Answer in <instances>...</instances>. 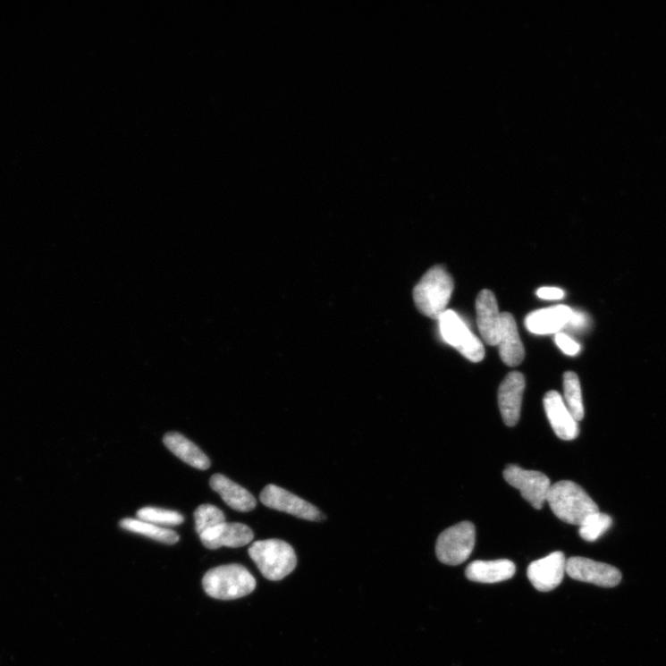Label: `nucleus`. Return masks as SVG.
<instances>
[{
  "instance_id": "1",
  "label": "nucleus",
  "mask_w": 666,
  "mask_h": 666,
  "mask_svg": "<svg viewBox=\"0 0 666 666\" xmlns=\"http://www.w3.org/2000/svg\"><path fill=\"white\" fill-rule=\"evenodd\" d=\"M547 502L559 519L575 526H580L589 516L600 511L591 496L570 481H561L552 485Z\"/></svg>"
},
{
  "instance_id": "2",
  "label": "nucleus",
  "mask_w": 666,
  "mask_h": 666,
  "mask_svg": "<svg viewBox=\"0 0 666 666\" xmlns=\"http://www.w3.org/2000/svg\"><path fill=\"white\" fill-rule=\"evenodd\" d=\"M202 584L208 596L227 601L249 595L255 591L257 581L245 567L232 564L210 569Z\"/></svg>"
},
{
  "instance_id": "3",
  "label": "nucleus",
  "mask_w": 666,
  "mask_h": 666,
  "mask_svg": "<svg viewBox=\"0 0 666 666\" xmlns=\"http://www.w3.org/2000/svg\"><path fill=\"white\" fill-rule=\"evenodd\" d=\"M454 291V281L443 266H435L426 273L414 289V301L426 316L439 319Z\"/></svg>"
},
{
  "instance_id": "4",
  "label": "nucleus",
  "mask_w": 666,
  "mask_h": 666,
  "mask_svg": "<svg viewBox=\"0 0 666 666\" xmlns=\"http://www.w3.org/2000/svg\"><path fill=\"white\" fill-rule=\"evenodd\" d=\"M249 552L264 577L272 581L283 579L294 571L298 565L294 548L282 540L256 542Z\"/></svg>"
},
{
  "instance_id": "5",
  "label": "nucleus",
  "mask_w": 666,
  "mask_h": 666,
  "mask_svg": "<svg viewBox=\"0 0 666 666\" xmlns=\"http://www.w3.org/2000/svg\"><path fill=\"white\" fill-rule=\"evenodd\" d=\"M476 543L475 526L464 521L444 530L436 544L439 561L448 566H459L468 561Z\"/></svg>"
},
{
  "instance_id": "6",
  "label": "nucleus",
  "mask_w": 666,
  "mask_h": 666,
  "mask_svg": "<svg viewBox=\"0 0 666 666\" xmlns=\"http://www.w3.org/2000/svg\"><path fill=\"white\" fill-rule=\"evenodd\" d=\"M441 333L446 342L472 362L482 361L485 357V346L452 310H445L439 317Z\"/></svg>"
},
{
  "instance_id": "7",
  "label": "nucleus",
  "mask_w": 666,
  "mask_h": 666,
  "mask_svg": "<svg viewBox=\"0 0 666 666\" xmlns=\"http://www.w3.org/2000/svg\"><path fill=\"white\" fill-rule=\"evenodd\" d=\"M503 477L509 485L518 489L522 497L537 510L544 508L551 488L549 477L539 471L525 470L518 466L510 465L503 471Z\"/></svg>"
},
{
  "instance_id": "8",
  "label": "nucleus",
  "mask_w": 666,
  "mask_h": 666,
  "mask_svg": "<svg viewBox=\"0 0 666 666\" xmlns=\"http://www.w3.org/2000/svg\"><path fill=\"white\" fill-rule=\"evenodd\" d=\"M260 501L266 508L308 521H319L324 518L316 506L274 485L265 487L260 494Z\"/></svg>"
},
{
  "instance_id": "9",
  "label": "nucleus",
  "mask_w": 666,
  "mask_h": 666,
  "mask_svg": "<svg viewBox=\"0 0 666 666\" xmlns=\"http://www.w3.org/2000/svg\"><path fill=\"white\" fill-rule=\"evenodd\" d=\"M566 572L575 580L592 583L603 588L617 587L622 579V574L617 568L579 556L567 561Z\"/></svg>"
},
{
  "instance_id": "10",
  "label": "nucleus",
  "mask_w": 666,
  "mask_h": 666,
  "mask_svg": "<svg viewBox=\"0 0 666 666\" xmlns=\"http://www.w3.org/2000/svg\"><path fill=\"white\" fill-rule=\"evenodd\" d=\"M566 569L565 554L562 552H554L532 562L527 569V577L537 591L548 593L562 583Z\"/></svg>"
},
{
  "instance_id": "11",
  "label": "nucleus",
  "mask_w": 666,
  "mask_h": 666,
  "mask_svg": "<svg viewBox=\"0 0 666 666\" xmlns=\"http://www.w3.org/2000/svg\"><path fill=\"white\" fill-rule=\"evenodd\" d=\"M526 387L525 377L520 372L510 373L498 391V404L503 422L509 427L518 424Z\"/></svg>"
},
{
  "instance_id": "12",
  "label": "nucleus",
  "mask_w": 666,
  "mask_h": 666,
  "mask_svg": "<svg viewBox=\"0 0 666 666\" xmlns=\"http://www.w3.org/2000/svg\"><path fill=\"white\" fill-rule=\"evenodd\" d=\"M544 405L557 437L564 441L575 440L579 434L578 422L570 413L562 395L555 391L547 392L544 399Z\"/></svg>"
},
{
  "instance_id": "13",
  "label": "nucleus",
  "mask_w": 666,
  "mask_h": 666,
  "mask_svg": "<svg viewBox=\"0 0 666 666\" xmlns=\"http://www.w3.org/2000/svg\"><path fill=\"white\" fill-rule=\"evenodd\" d=\"M203 545L215 550L221 547L239 548L250 544L254 539L253 530L242 523L224 522L199 535Z\"/></svg>"
},
{
  "instance_id": "14",
  "label": "nucleus",
  "mask_w": 666,
  "mask_h": 666,
  "mask_svg": "<svg viewBox=\"0 0 666 666\" xmlns=\"http://www.w3.org/2000/svg\"><path fill=\"white\" fill-rule=\"evenodd\" d=\"M476 323L479 333L490 345H498L501 328V314L493 292L484 290L479 292L476 301Z\"/></svg>"
},
{
  "instance_id": "15",
  "label": "nucleus",
  "mask_w": 666,
  "mask_h": 666,
  "mask_svg": "<svg viewBox=\"0 0 666 666\" xmlns=\"http://www.w3.org/2000/svg\"><path fill=\"white\" fill-rule=\"evenodd\" d=\"M499 352L502 362L517 367L525 358L524 346L518 334L514 316L508 312L501 313Z\"/></svg>"
},
{
  "instance_id": "16",
  "label": "nucleus",
  "mask_w": 666,
  "mask_h": 666,
  "mask_svg": "<svg viewBox=\"0 0 666 666\" xmlns=\"http://www.w3.org/2000/svg\"><path fill=\"white\" fill-rule=\"evenodd\" d=\"M211 489L219 493L230 508L239 512H249L255 510L256 498L244 487L240 486L223 474L210 477Z\"/></svg>"
},
{
  "instance_id": "17",
  "label": "nucleus",
  "mask_w": 666,
  "mask_h": 666,
  "mask_svg": "<svg viewBox=\"0 0 666 666\" xmlns=\"http://www.w3.org/2000/svg\"><path fill=\"white\" fill-rule=\"evenodd\" d=\"M573 310L567 306H557L532 312L526 318L527 330L535 334L557 333L569 322Z\"/></svg>"
},
{
  "instance_id": "18",
  "label": "nucleus",
  "mask_w": 666,
  "mask_h": 666,
  "mask_svg": "<svg viewBox=\"0 0 666 666\" xmlns=\"http://www.w3.org/2000/svg\"><path fill=\"white\" fill-rule=\"evenodd\" d=\"M516 574V566L510 561H475L466 570L467 577L478 583H499L509 580Z\"/></svg>"
},
{
  "instance_id": "19",
  "label": "nucleus",
  "mask_w": 666,
  "mask_h": 666,
  "mask_svg": "<svg viewBox=\"0 0 666 666\" xmlns=\"http://www.w3.org/2000/svg\"><path fill=\"white\" fill-rule=\"evenodd\" d=\"M165 446L181 461L190 466L207 470L210 460L194 443L178 433H169L164 437Z\"/></svg>"
},
{
  "instance_id": "20",
  "label": "nucleus",
  "mask_w": 666,
  "mask_h": 666,
  "mask_svg": "<svg viewBox=\"0 0 666 666\" xmlns=\"http://www.w3.org/2000/svg\"><path fill=\"white\" fill-rule=\"evenodd\" d=\"M120 526L125 530L136 533V535L146 536L164 544L173 545L180 540L179 535L174 530L159 527L140 519L124 518L121 520Z\"/></svg>"
},
{
  "instance_id": "21",
  "label": "nucleus",
  "mask_w": 666,
  "mask_h": 666,
  "mask_svg": "<svg viewBox=\"0 0 666 666\" xmlns=\"http://www.w3.org/2000/svg\"><path fill=\"white\" fill-rule=\"evenodd\" d=\"M565 403L578 422L585 416L580 382L575 372L568 371L564 375Z\"/></svg>"
},
{
  "instance_id": "22",
  "label": "nucleus",
  "mask_w": 666,
  "mask_h": 666,
  "mask_svg": "<svg viewBox=\"0 0 666 666\" xmlns=\"http://www.w3.org/2000/svg\"><path fill=\"white\" fill-rule=\"evenodd\" d=\"M612 525L610 516L600 511L589 516L579 526L580 537L587 542H595L601 538Z\"/></svg>"
},
{
  "instance_id": "23",
  "label": "nucleus",
  "mask_w": 666,
  "mask_h": 666,
  "mask_svg": "<svg viewBox=\"0 0 666 666\" xmlns=\"http://www.w3.org/2000/svg\"><path fill=\"white\" fill-rule=\"evenodd\" d=\"M137 517L140 520L163 527H164V526H178L182 524L184 521V518L179 512L158 508H151V506L139 510L137 513Z\"/></svg>"
},
{
  "instance_id": "24",
  "label": "nucleus",
  "mask_w": 666,
  "mask_h": 666,
  "mask_svg": "<svg viewBox=\"0 0 666 666\" xmlns=\"http://www.w3.org/2000/svg\"><path fill=\"white\" fill-rule=\"evenodd\" d=\"M194 517L196 531L198 535H201L202 533L212 527L226 522L223 512L217 506L208 503L198 506Z\"/></svg>"
},
{
  "instance_id": "25",
  "label": "nucleus",
  "mask_w": 666,
  "mask_h": 666,
  "mask_svg": "<svg viewBox=\"0 0 666 666\" xmlns=\"http://www.w3.org/2000/svg\"><path fill=\"white\" fill-rule=\"evenodd\" d=\"M556 344L566 355L576 356L580 351V345L565 333H557Z\"/></svg>"
},
{
  "instance_id": "26",
  "label": "nucleus",
  "mask_w": 666,
  "mask_h": 666,
  "mask_svg": "<svg viewBox=\"0 0 666 666\" xmlns=\"http://www.w3.org/2000/svg\"><path fill=\"white\" fill-rule=\"evenodd\" d=\"M537 296L544 300H561L565 297V291L556 287H543L537 291Z\"/></svg>"
},
{
  "instance_id": "27",
  "label": "nucleus",
  "mask_w": 666,
  "mask_h": 666,
  "mask_svg": "<svg viewBox=\"0 0 666 666\" xmlns=\"http://www.w3.org/2000/svg\"><path fill=\"white\" fill-rule=\"evenodd\" d=\"M587 325H588L587 316H586L584 313L579 312V311L572 312L569 322L567 325V326H569L570 329L576 330V331L584 329Z\"/></svg>"
}]
</instances>
